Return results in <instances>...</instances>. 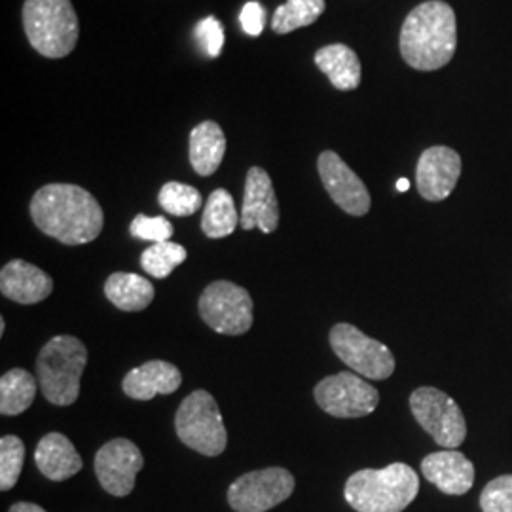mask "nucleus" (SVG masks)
I'll return each mask as SVG.
<instances>
[{"label":"nucleus","instance_id":"4468645a","mask_svg":"<svg viewBox=\"0 0 512 512\" xmlns=\"http://www.w3.org/2000/svg\"><path fill=\"white\" fill-rule=\"evenodd\" d=\"M239 226L247 232L260 228L264 234H272L279 226V203L274 183L262 167H251L247 171Z\"/></svg>","mask_w":512,"mask_h":512},{"label":"nucleus","instance_id":"393cba45","mask_svg":"<svg viewBox=\"0 0 512 512\" xmlns=\"http://www.w3.org/2000/svg\"><path fill=\"white\" fill-rule=\"evenodd\" d=\"M325 0H287L275 10L272 29L277 35H287L296 29L313 25L325 12Z\"/></svg>","mask_w":512,"mask_h":512},{"label":"nucleus","instance_id":"39448f33","mask_svg":"<svg viewBox=\"0 0 512 512\" xmlns=\"http://www.w3.org/2000/svg\"><path fill=\"white\" fill-rule=\"evenodd\" d=\"M23 29L31 46L48 59L67 57L80 35L71 0H25Z\"/></svg>","mask_w":512,"mask_h":512},{"label":"nucleus","instance_id":"f704fd0d","mask_svg":"<svg viewBox=\"0 0 512 512\" xmlns=\"http://www.w3.org/2000/svg\"><path fill=\"white\" fill-rule=\"evenodd\" d=\"M4 330H6V321L4 317H0V334H4Z\"/></svg>","mask_w":512,"mask_h":512},{"label":"nucleus","instance_id":"7c9ffc66","mask_svg":"<svg viewBox=\"0 0 512 512\" xmlns=\"http://www.w3.org/2000/svg\"><path fill=\"white\" fill-rule=\"evenodd\" d=\"M194 37L198 40V44L202 46L203 52L209 55L211 59L219 57L224 48V27L219 19L209 16V18L202 19L196 25Z\"/></svg>","mask_w":512,"mask_h":512},{"label":"nucleus","instance_id":"0eeeda50","mask_svg":"<svg viewBox=\"0 0 512 512\" xmlns=\"http://www.w3.org/2000/svg\"><path fill=\"white\" fill-rule=\"evenodd\" d=\"M410 408L423 431L442 448L456 450L465 442V416L458 403L444 391L437 387H420L410 395Z\"/></svg>","mask_w":512,"mask_h":512},{"label":"nucleus","instance_id":"f3484780","mask_svg":"<svg viewBox=\"0 0 512 512\" xmlns=\"http://www.w3.org/2000/svg\"><path fill=\"white\" fill-rule=\"evenodd\" d=\"M0 291L23 306L38 304L54 291L52 277L35 264L25 260H12L0 272Z\"/></svg>","mask_w":512,"mask_h":512},{"label":"nucleus","instance_id":"aec40b11","mask_svg":"<svg viewBox=\"0 0 512 512\" xmlns=\"http://www.w3.org/2000/svg\"><path fill=\"white\" fill-rule=\"evenodd\" d=\"M319 71L327 74L330 84L340 92L357 90L361 84V61L346 44H329L313 57Z\"/></svg>","mask_w":512,"mask_h":512},{"label":"nucleus","instance_id":"2eb2a0df","mask_svg":"<svg viewBox=\"0 0 512 512\" xmlns=\"http://www.w3.org/2000/svg\"><path fill=\"white\" fill-rule=\"evenodd\" d=\"M461 158L454 148L431 147L420 156L416 167L418 192L427 202L446 200L459 181Z\"/></svg>","mask_w":512,"mask_h":512},{"label":"nucleus","instance_id":"9d476101","mask_svg":"<svg viewBox=\"0 0 512 512\" xmlns=\"http://www.w3.org/2000/svg\"><path fill=\"white\" fill-rule=\"evenodd\" d=\"M315 401L334 418H363L376 410L380 393L355 372L327 376L315 385Z\"/></svg>","mask_w":512,"mask_h":512},{"label":"nucleus","instance_id":"f257e3e1","mask_svg":"<svg viewBox=\"0 0 512 512\" xmlns=\"http://www.w3.org/2000/svg\"><path fill=\"white\" fill-rule=\"evenodd\" d=\"M38 230L63 245H84L99 238L105 215L88 190L76 184H46L31 200Z\"/></svg>","mask_w":512,"mask_h":512},{"label":"nucleus","instance_id":"1a4fd4ad","mask_svg":"<svg viewBox=\"0 0 512 512\" xmlns=\"http://www.w3.org/2000/svg\"><path fill=\"white\" fill-rule=\"evenodd\" d=\"M198 310L205 325L219 334L241 336L253 327V298L232 281H213L200 296Z\"/></svg>","mask_w":512,"mask_h":512},{"label":"nucleus","instance_id":"423d86ee","mask_svg":"<svg viewBox=\"0 0 512 512\" xmlns=\"http://www.w3.org/2000/svg\"><path fill=\"white\" fill-rule=\"evenodd\" d=\"M175 431L184 446L207 458H217L228 444L217 401L203 389L190 393L181 403L175 416Z\"/></svg>","mask_w":512,"mask_h":512},{"label":"nucleus","instance_id":"f03ea898","mask_svg":"<svg viewBox=\"0 0 512 512\" xmlns=\"http://www.w3.org/2000/svg\"><path fill=\"white\" fill-rule=\"evenodd\" d=\"M401 55L416 71L446 67L458 48L456 12L442 0H427L416 6L401 29Z\"/></svg>","mask_w":512,"mask_h":512},{"label":"nucleus","instance_id":"a211bd4d","mask_svg":"<svg viewBox=\"0 0 512 512\" xmlns=\"http://www.w3.org/2000/svg\"><path fill=\"white\" fill-rule=\"evenodd\" d=\"M183 382L181 370L167 361H148L129 370L122 382L124 393L135 401H150L158 395L175 393Z\"/></svg>","mask_w":512,"mask_h":512},{"label":"nucleus","instance_id":"412c9836","mask_svg":"<svg viewBox=\"0 0 512 512\" xmlns=\"http://www.w3.org/2000/svg\"><path fill=\"white\" fill-rule=\"evenodd\" d=\"M226 152V135L217 122L205 120L190 133V165L202 177L219 169Z\"/></svg>","mask_w":512,"mask_h":512},{"label":"nucleus","instance_id":"6ab92c4d","mask_svg":"<svg viewBox=\"0 0 512 512\" xmlns=\"http://www.w3.org/2000/svg\"><path fill=\"white\" fill-rule=\"evenodd\" d=\"M38 471L54 482H63L82 471V458L73 442L61 433H48L35 452Z\"/></svg>","mask_w":512,"mask_h":512},{"label":"nucleus","instance_id":"ddd939ff","mask_svg":"<svg viewBox=\"0 0 512 512\" xmlns=\"http://www.w3.org/2000/svg\"><path fill=\"white\" fill-rule=\"evenodd\" d=\"M317 169L332 202L351 217H365L370 211V194L357 173L332 150L321 152Z\"/></svg>","mask_w":512,"mask_h":512},{"label":"nucleus","instance_id":"2f4dec72","mask_svg":"<svg viewBox=\"0 0 512 512\" xmlns=\"http://www.w3.org/2000/svg\"><path fill=\"white\" fill-rule=\"evenodd\" d=\"M266 19H268V12L266 8L251 0L247 2L243 8H241V14H239V23H241V29L249 35V37H260L264 27H266Z\"/></svg>","mask_w":512,"mask_h":512},{"label":"nucleus","instance_id":"a878e982","mask_svg":"<svg viewBox=\"0 0 512 512\" xmlns=\"http://www.w3.org/2000/svg\"><path fill=\"white\" fill-rule=\"evenodd\" d=\"M186 249L179 243L164 241L154 243L141 255V266L148 275L156 279H165L175 272L177 266H181L186 260Z\"/></svg>","mask_w":512,"mask_h":512},{"label":"nucleus","instance_id":"f8f14e48","mask_svg":"<svg viewBox=\"0 0 512 512\" xmlns=\"http://www.w3.org/2000/svg\"><path fill=\"white\" fill-rule=\"evenodd\" d=\"M145 465L141 450L128 439L109 440L95 454V475L107 494L126 497Z\"/></svg>","mask_w":512,"mask_h":512},{"label":"nucleus","instance_id":"7ed1b4c3","mask_svg":"<svg viewBox=\"0 0 512 512\" xmlns=\"http://www.w3.org/2000/svg\"><path fill=\"white\" fill-rule=\"evenodd\" d=\"M418 492V473L406 463H391L349 476L344 495L357 512H403Z\"/></svg>","mask_w":512,"mask_h":512},{"label":"nucleus","instance_id":"dca6fc26","mask_svg":"<svg viewBox=\"0 0 512 512\" xmlns=\"http://www.w3.org/2000/svg\"><path fill=\"white\" fill-rule=\"evenodd\" d=\"M421 473L442 494H467L475 484V465L456 450L429 454L421 461Z\"/></svg>","mask_w":512,"mask_h":512},{"label":"nucleus","instance_id":"cd10ccee","mask_svg":"<svg viewBox=\"0 0 512 512\" xmlns=\"http://www.w3.org/2000/svg\"><path fill=\"white\" fill-rule=\"evenodd\" d=\"M25 463V446L16 435L0 439V490L8 492L18 484Z\"/></svg>","mask_w":512,"mask_h":512},{"label":"nucleus","instance_id":"4be33fe9","mask_svg":"<svg viewBox=\"0 0 512 512\" xmlns=\"http://www.w3.org/2000/svg\"><path fill=\"white\" fill-rule=\"evenodd\" d=\"M105 296L122 311H143L154 300V287L143 275L116 272L105 283Z\"/></svg>","mask_w":512,"mask_h":512},{"label":"nucleus","instance_id":"9b49d317","mask_svg":"<svg viewBox=\"0 0 512 512\" xmlns=\"http://www.w3.org/2000/svg\"><path fill=\"white\" fill-rule=\"evenodd\" d=\"M293 492L294 476L283 467H268L239 476L228 490V503L236 512H266Z\"/></svg>","mask_w":512,"mask_h":512},{"label":"nucleus","instance_id":"5701e85b","mask_svg":"<svg viewBox=\"0 0 512 512\" xmlns=\"http://www.w3.org/2000/svg\"><path fill=\"white\" fill-rule=\"evenodd\" d=\"M37 395V380L23 368H12L0 378V414L18 416L23 414Z\"/></svg>","mask_w":512,"mask_h":512},{"label":"nucleus","instance_id":"473e14b6","mask_svg":"<svg viewBox=\"0 0 512 512\" xmlns=\"http://www.w3.org/2000/svg\"><path fill=\"white\" fill-rule=\"evenodd\" d=\"M8 512H46L42 507H38L35 503H25V501H21V503H16V505H12L10 507V511Z\"/></svg>","mask_w":512,"mask_h":512},{"label":"nucleus","instance_id":"72a5a7b5","mask_svg":"<svg viewBox=\"0 0 512 512\" xmlns=\"http://www.w3.org/2000/svg\"><path fill=\"white\" fill-rule=\"evenodd\" d=\"M408 188H410L408 179H399V181H397V190H399V192H406Z\"/></svg>","mask_w":512,"mask_h":512},{"label":"nucleus","instance_id":"bb28decb","mask_svg":"<svg viewBox=\"0 0 512 512\" xmlns=\"http://www.w3.org/2000/svg\"><path fill=\"white\" fill-rule=\"evenodd\" d=\"M158 202L165 213L175 217H190L202 209L203 198L198 188L190 184L165 183L158 194Z\"/></svg>","mask_w":512,"mask_h":512},{"label":"nucleus","instance_id":"20e7f679","mask_svg":"<svg viewBox=\"0 0 512 512\" xmlns=\"http://www.w3.org/2000/svg\"><path fill=\"white\" fill-rule=\"evenodd\" d=\"M88 363V349L69 334L54 336L38 353V384L48 403L71 406L80 395V378Z\"/></svg>","mask_w":512,"mask_h":512},{"label":"nucleus","instance_id":"c85d7f7f","mask_svg":"<svg viewBox=\"0 0 512 512\" xmlns=\"http://www.w3.org/2000/svg\"><path fill=\"white\" fill-rule=\"evenodd\" d=\"M482 512H512V475L497 476L480 494Z\"/></svg>","mask_w":512,"mask_h":512},{"label":"nucleus","instance_id":"b1692460","mask_svg":"<svg viewBox=\"0 0 512 512\" xmlns=\"http://www.w3.org/2000/svg\"><path fill=\"white\" fill-rule=\"evenodd\" d=\"M239 224L236 203L228 190L217 188L207 198L203 209L202 230L207 238L220 239L234 234Z\"/></svg>","mask_w":512,"mask_h":512},{"label":"nucleus","instance_id":"c756f323","mask_svg":"<svg viewBox=\"0 0 512 512\" xmlns=\"http://www.w3.org/2000/svg\"><path fill=\"white\" fill-rule=\"evenodd\" d=\"M129 234L133 238L141 241H150V243H164L173 236V224L165 217H147V215H137L131 226Z\"/></svg>","mask_w":512,"mask_h":512},{"label":"nucleus","instance_id":"6e6552de","mask_svg":"<svg viewBox=\"0 0 512 512\" xmlns=\"http://www.w3.org/2000/svg\"><path fill=\"white\" fill-rule=\"evenodd\" d=\"M329 340L338 359L363 378L387 380L395 372L391 349L349 323L334 325Z\"/></svg>","mask_w":512,"mask_h":512}]
</instances>
